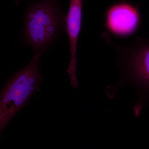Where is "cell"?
Returning <instances> with one entry per match:
<instances>
[{
  "mask_svg": "<svg viewBox=\"0 0 149 149\" xmlns=\"http://www.w3.org/2000/svg\"><path fill=\"white\" fill-rule=\"evenodd\" d=\"M83 0H70L69 10L66 17V30L69 39L70 60L67 72L70 75V83L77 88L78 82L76 76L77 40L81 30Z\"/></svg>",
  "mask_w": 149,
  "mask_h": 149,
  "instance_id": "cell-5",
  "label": "cell"
},
{
  "mask_svg": "<svg viewBox=\"0 0 149 149\" xmlns=\"http://www.w3.org/2000/svg\"><path fill=\"white\" fill-rule=\"evenodd\" d=\"M103 36L117 51V64L122 74V83L149 93V39L138 37L133 43L123 46L113 43L106 33Z\"/></svg>",
  "mask_w": 149,
  "mask_h": 149,
  "instance_id": "cell-3",
  "label": "cell"
},
{
  "mask_svg": "<svg viewBox=\"0 0 149 149\" xmlns=\"http://www.w3.org/2000/svg\"><path fill=\"white\" fill-rule=\"evenodd\" d=\"M63 20L54 0H42L27 10L24 37L36 52L42 53L58 35Z\"/></svg>",
  "mask_w": 149,
  "mask_h": 149,
  "instance_id": "cell-2",
  "label": "cell"
},
{
  "mask_svg": "<svg viewBox=\"0 0 149 149\" xmlns=\"http://www.w3.org/2000/svg\"><path fill=\"white\" fill-rule=\"evenodd\" d=\"M42 54L35 53L29 64L14 74L0 92V135L13 116L40 91L43 77L39 63Z\"/></svg>",
  "mask_w": 149,
  "mask_h": 149,
  "instance_id": "cell-1",
  "label": "cell"
},
{
  "mask_svg": "<svg viewBox=\"0 0 149 149\" xmlns=\"http://www.w3.org/2000/svg\"><path fill=\"white\" fill-rule=\"evenodd\" d=\"M105 20L110 32L119 37H127L139 28L140 15L138 9L129 3H117L107 10Z\"/></svg>",
  "mask_w": 149,
  "mask_h": 149,
  "instance_id": "cell-4",
  "label": "cell"
},
{
  "mask_svg": "<svg viewBox=\"0 0 149 149\" xmlns=\"http://www.w3.org/2000/svg\"><path fill=\"white\" fill-rule=\"evenodd\" d=\"M19 0H16V3L18 4L19 3Z\"/></svg>",
  "mask_w": 149,
  "mask_h": 149,
  "instance_id": "cell-6",
  "label": "cell"
}]
</instances>
